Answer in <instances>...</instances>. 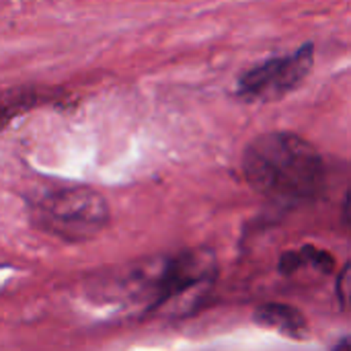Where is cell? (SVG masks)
<instances>
[{
    "label": "cell",
    "mask_w": 351,
    "mask_h": 351,
    "mask_svg": "<svg viewBox=\"0 0 351 351\" xmlns=\"http://www.w3.org/2000/svg\"><path fill=\"white\" fill-rule=\"evenodd\" d=\"M243 173L259 195L278 204L308 202L325 185V162L319 150L292 132H267L249 142Z\"/></svg>",
    "instance_id": "cell-1"
},
{
    "label": "cell",
    "mask_w": 351,
    "mask_h": 351,
    "mask_svg": "<svg viewBox=\"0 0 351 351\" xmlns=\"http://www.w3.org/2000/svg\"><path fill=\"white\" fill-rule=\"evenodd\" d=\"M140 267L150 315H183L214 286L218 265L212 251L191 249L148 259Z\"/></svg>",
    "instance_id": "cell-2"
},
{
    "label": "cell",
    "mask_w": 351,
    "mask_h": 351,
    "mask_svg": "<svg viewBox=\"0 0 351 351\" xmlns=\"http://www.w3.org/2000/svg\"><path fill=\"white\" fill-rule=\"evenodd\" d=\"M27 214L39 232L66 243L95 239L109 224L107 199L90 187H49L29 197Z\"/></svg>",
    "instance_id": "cell-3"
},
{
    "label": "cell",
    "mask_w": 351,
    "mask_h": 351,
    "mask_svg": "<svg viewBox=\"0 0 351 351\" xmlns=\"http://www.w3.org/2000/svg\"><path fill=\"white\" fill-rule=\"evenodd\" d=\"M315 47L311 43L300 49L267 60L247 70L237 82V95L247 103H269L292 93L311 72Z\"/></svg>",
    "instance_id": "cell-4"
},
{
    "label": "cell",
    "mask_w": 351,
    "mask_h": 351,
    "mask_svg": "<svg viewBox=\"0 0 351 351\" xmlns=\"http://www.w3.org/2000/svg\"><path fill=\"white\" fill-rule=\"evenodd\" d=\"M253 321L265 329L278 331L286 337L302 339L308 333V323L304 315L290 306V304H280V302H265L255 308Z\"/></svg>",
    "instance_id": "cell-5"
},
{
    "label": "cell",
    "mask_w": 351,
    "mask_h": 351,
    "mask_svg": "<svg viewBox=\"0 0 351 351\" xmlns=\"http://www.w3.org/2000/svg\"><path fill=\"white\" fill-rule=\"evenodd\" d=\"M335 269V259L329 251L315 245H304L294 251H286L280 259V274L300 276V274H319L329 276Z\"/></svg>",
    "instance_id": "cell-6"
},
{
    "label": "cell",
    "mask_w": 351,
    "mask_h": 351,
    "mask_svg": "<svg viewBox=\"0 0 351 351\" xmlns=\"http://www.w3.org/2000/svg\"><path fill=\"white\" fill-rule=\"evenodd\" d=\"M337 296L343 304H351V261L339 271L337 278Z\"/></svg>",
    "instance_id": "cell-7"
},
{
    "label": "cell",
    "mask_w": 351,
    "mask_h": 351,
    "mask_svg": "<svg viewBox=\"0 0 351 351\" xmlns=\"http://www.w3.org/2000/svg\"><path fill=\"white\" fill-rule=\"evenodd\" d=\"M343 218H346V222L351 226V189L348 191L346 199H343Z\"/></svg>",
    "instance_id": "cell-8"
},
{
    "label": "cell",
    "mask_w": 351,
    "mask_h": 351,
    "mask_svg": "<svg viewBox=\"0 0 351 351\" xmlns=\"http://www.w3.org/2000/svg\"><path fill=\"white\" fill-rule=\"evenodd\" d=\"M333 351H351V335L343 337V339L333 348Z\"/></svg>",
    "instance_id": "cell-9"
}]
</instances>
